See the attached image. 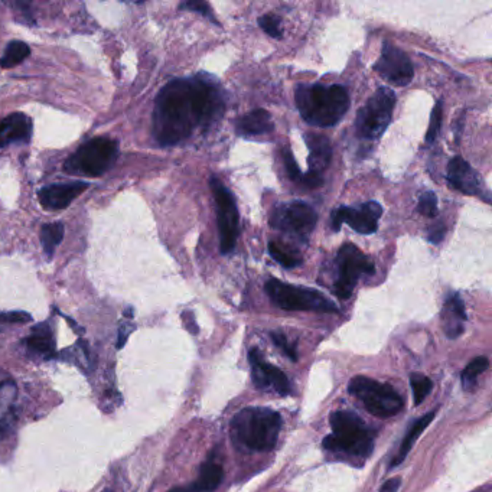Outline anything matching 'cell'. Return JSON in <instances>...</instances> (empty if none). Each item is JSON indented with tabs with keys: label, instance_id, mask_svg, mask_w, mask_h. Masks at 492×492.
Returning <instances> with one entry per match:
<instances>
[{
	"label": "cell",
	"instance_id": "obj_1",
	"mask_svg": "<svg viewBox=\"0 0 492 492\" xmlns=\"http://www.w3.org/2000/svg\"><path fill=\"white\" fill-rule=\"evenodd\" d=\"M225 110L220 82L208 74L169 81L156 97L153 136L161 146L186 140L197 129H208Z\"/></svg>",
	"mask_w": 492,
	"mask_h": 492
},
{
	"label": "cell",
	"instance_id": "obj_2",
	"mask_svg": "<svg viewBox=\"0 0 492 492\" xmlns=\"http://www.w3.org/2000/svg\"><path fill=\"white\" fill-rule=\"evenodd\" d=\"M295 101L302 118L318 128L335 126L349 109L348 91L338 84H301L296 89Z\"/></svg>",
	"mask_w": 492,
	"mask_h": 492
},
{
	"label": "cell",
	"instance_id": "obj_3",
	"mask_svg": "<svg viewBox=\"0 0 492 492\" xmlns=\"http://www.w3.org/2000/svg\"><path fill=\"white\" fill-rule=\"evenodd\" d=\"M282 430V416L267 407H245L231 420L233 439L252 452H270Z\"/></svg>",
	"mask_w": 492,
	"mask_h": 492
},
{
	"label": "cell",
	"instance_id": "obj_4",
	"mask_svg": "<svg viewBox=\"0 0 492 492\" xmlns=\"http://www.w3.org/2000/svg\"><path fill=\"white\" fill-rule=\"evenodd\" d=\"M332 433L324 439V448L332 452L367 458L374 449V432L361 417L348 410L333 412L329 417Z\"/></svg>",
	"mask_w": 492,
	"mask_h": 492
},
{
	"label": "cell",
	"instance_id": "obj_5",
	"mask_svg": "<svg viewBox=\"0 0 492 492\" xmlns=\"http://www.w3.org/2000/svg\"><path fill=\"white\" fill-rule=\"evenodd\" d=\"M117 156L118 142L109 137H94L68 157L64 169L82 177H101L114 165Z\"/></svg>",
	"mask_w": 492,
	"mask_h": 492
},
{
	"label": "cell",
	"instance_id": "obj_6",
	"mask_svg": "<svg viewBox=\"0 0 492 492\" xmlns=\"http://www.w3.org/2000/svg\"><path fill=\"white\" fill-rule=\"evenodd\" d=\"M348 392L357 397L373 416L380 419L393 417L404 407L403 397L392 385L365 376H357L351 380Z\"/></svg>",
	"mask_w": 492,
	"mask_h": 492
},
{
	"label": "cell",
	"instance_id": "obj_7",
	"mask_svg": "<svg viewBox=\"0 0 492 492\" xmlns=\"http://www.w3.org/2000/svg\"><path fill=\"white\" fill-rule=\"evenodd\" d=\"M266 293L270 301L285 310H312L322 313H338V306L321 292L309 288L293 286L282 280L270 279L266 283Z\"/></svg>",
	"mask_w": 492,
	"mask_h": 492
},
{
	"label": "cell",
	"instance_id": "obj_8",
	"mask_svg": "<svg viewBox=\"0 0 492 492\" xmlns=\"http://www.w3.org/2000/svg\"><path fill=\"white\" fill-rule=\"evenodd\" d=\"M396 105V94L387 87H381L358 112L357 133L367 140L378 139L389 128Z\"/></svg>",
	"mask_w": 492,
	"mask_h": 492
},
{
	"label": "cell",
	"instance_id": "obj_9",
	"mask_svg": "<svg viewBox=\"0 0 492 492\" xmlns=\"http://www.w3.org/2000/svg\"><path fill=\"white\" fill-rule=\"evenodd\" d=\"M211 191L217 204V218L220 231V250L222 254L231 253L236 247L238 230H240V214L236 200L230 189L225 188L222 182L213 177L209 181Z\"/></svg>",
	"mask_w": 492,
	"mask_h": 492
},
{
	"label": "cell",
	"instance_id": "obj_10",
	"mask_svg": "<svg viewBox=\"0 0 492 492\" xmlns=\"http://www.w3.org/2000/svg\"><path fill=\"white\" fill-rule=\"evenodd\" d=\"M338 279L335 282V293L341 299H349L362 274L376 272L374 263L368 258L354 244L346 243L337 256Z\"/></svg>",
	"mask_w": 492,
	"mask_h": 492
},
{
	"label": "cell",
	"instance_id": "obj_11",
	"mask_svg": "<svg viewBox=\"0 0 492 492\" xmlns=\"http://www.w3.org/2000/svg\"><path fill=\"white\" fill-rule=\"evenodd\" d=\"M318 221L316 211L306 202L293 201L279 205L272 214L270 225L279 231L306 241Z\"/></svg>",
	"mask_w": 492,
	"mask_h": 492
},
{
	"label": "cell",
	"instance_id": "obj_12",
	"mask_svg": "<svg viewBox=\"0 0 492 492\" xmlns=\"http://www.w3.org/2000/svg\"><path fill=\"white\" fill-rule=\"evenodd\" d=\"M381 216L383 207L376 201L365 202L360 208L341 207L332 214V228L338 231L342 224H348L360 234H373L377 231Z\"/></svg>",
	"mask_w": 492,
	"mask_h": 492
},
{
	"label": "cell",
	"instance_id": "obj_13",
	"mask_svg": "<svg viewBox=\"0 0 492 492\" xmlns=\"http://www.w3.org/2000/svg\"><path fill=\"white\" fill-rule=\"evenodd\" d=\"M376 71L394 85H407L414 77V69L410 58L400 48L390 42H384L381 57L374 65Z\"/></svg>",
	"mask_w": 492,
	"mask_h": 492
},
{
	"label": "cell",
	"instance_id": "obj_14",
	"mask_svg": "<svg viewBox=\"0 0 492 492\" xmlns=\"http://www.w3.org/2000/svg\"><path fill=\"white\" fill-rule=\"evenodd\" d=\"M249 361L252 364V376L256 387L260 390H266L273 387L280 396L290 394V383L286 374L280 368L269 364L263 358L261 353L257 348L249 351Z\"/></svg>",
	"mask_w": 492,
	"mask_h": 492
},
{
	"label": "cell",
	"instance_id": "obj_15",
	"mask_svg": "<svg viewBox=\"0 0 492 492\" xmlns=\"http://www.w3.org/2000/svg\"><path fill=\"white\" fill-rule=\"evenodd\" d=\"M446 178L449 184L465 195H475L489 202V191L485 189L478 172L464 157L455 156L448 164Z\"/></svg>",
	"mask_w": 492,
	"mask_h": 492
},
{
	"label": "cell",
	"instance_id": "obj_16",
	"mask_svg": "<svg viewBox=\"0 0 492 492\" xmlns=\"http://www.w3.org/2000/svg\"><path fill=\"white\" fill-rule=\"evenodd\" d=\"M87 188H89V184L85 182L54 184L42 188L38 192V197L45 209H64L80 194H82Z\"/></svg>",
	"mask_w": 492,
	"mask_h": 492
},
{
	"label": "cell",
	"instance_id": "obj_17",
	"mask_svg": "<svg viewBox=\"0 0 492 492\" xmlns=\"http://www.w3.org/2000/svg\"><path fill=\"white\" fill-rule=\"evenodd\" d=\"M32 134V121L24 113H13L0 120V148L10 143H28Z\"/></svg>",
	"mask_w": 492,
	"mask_h": 492
},
{
	"label": "cell",
	"instance_id": "obj_18",
	"mask_svg": "<svg viewBox=\"0 0 492 492\" xmlns=\"http://www.w3.org/2000/svg\"><path fill=\"white\" fill-rule=\"evenodd\" d=\"M16 400L17 385L15 381L8 380L0 383V441L8 437L16 425Z\"/></svg>",
	"mask_w": 492,
	"mask_h": 492
},
{
	"label": "cell",
	"instance_id": "obj_19",
	"mask_svg": "<svg viewBox=\"0 0 492 492\" xmlns=\"http://www.w3.org/2000/svg\"><path fill=\"white\" fill-rule=\"evenodd\" d=\"M466 319L468 316L462 297L459 293H453L446 299L443 306V328L446 335L450 340L461 337Z\"/></svg>",
	"mask_w": 492,
	"mask_h": 492
},
{
	"label": "cell",
	"instance_id": "obj_20",
	"mask_svg": "<svg viewBox=\"0 0 492 492\" xmlns=\"http://www.w3.org/2000/svg\"><path fill=\"white\" fill-rule=\"evenodd\" d=\"M305 139H306V145L310 150L308 157L309 172L322 175V172L328 168L332 157L329 140L325 136L313 134V133L305 136Z\"/></svg>",
	"mask_w": 492,
	"mask_h": 492
},
{
	"label": "cell",
	"instance_id": "obj_21",
	"mask_svg": "<svg viewBox=\"0 0 492 492\" xmlns=\"http://www.w3.org/2000/svg\"><path fill=\"white\" fill-rule=\"evenodd\" d=\"M274 128L272 116L265 109H256L237 120V133L241 136H257L272 132Z\"/></svg>",
	"mask_w": 492,
	"mask_h": 492
},
{
	"label": "cell",
	"instance_id": "obj_22",
	"mask_svg": "<svg viewBox=\"0 0 492 492\" xmlns=\"http://www.w3.org/2000/svg\"><path fill=\"white\" fill-rule=\"evenodd\" d=\"M25 342L28 349H30L35 354L45 358H52L55 355L54 333H52V329L46 322L35 325Z\"/></svg>",
	"mask_w": 492,
	"mask_h": 492
},
{
	"label": "cell",
	"instance_id": "obj_23",
	"mask_svg": "<svg viewBox=\"0 0 492 492\" xmlns=\"http://www.w3.org/2000/svg\"><path fill=\"white\" fill-rule=\"evenodd\" d=\"M434 416H436V410H432V412L426 413L425 416H421L420 419H417V420L414 421V423L412 425V428L409 429V432L406 433V436H404V439H403V442H401V445H400V449H398V452H397V455H396V458L393 459V462H392V465H390L392 468L400 465L404 459H406V456L409 455V452H410L412 448L414 446V443H416V441L419 439V436H420L421 433H423V432L426 430V428L432 423Z\"/></svg>",
	"mask_w": 492,
	"mask_h": 492
},
{
	"label": "cell",
	"instance_id": "obj_24",
	"mask_svg": "<svg viewBox=\"0 0 492 492\" xmlns=\"http://www.w3.org/2000/svg\"><path fill=\"white\" fill-rule=\"evenodd\" d=\"M222 475H224V472H222L221 465H218L213 459H209L201 466L198 481L194 482V485L197 486V489L200 492L213 491L221 484Z\"/></svg>",
	"mask_w": 492,
	"mask_h": 492
},
{
	"label": "cell",
	"instance_id": "obj_25",
	"mask_svg": "<svg viewBox=\"0 0 492 492\" xmlns=\"http://www.w3.org/2000/svg\"><path fill=\"white\" fill-rule=\"evenodd\" d=\"M269 253L273 260H276L279 265H282L286 269L296 267L302 263V257L297 250L283 243L270 241L269 243Z\"/></svg>",
	"mask_w": 492,
	"mask_h": 492
},
{
	"label": "cell",
	"instance_id": "obj_26",
	"mask_svg": "<svg viewBox=\"0 0 492 492\" xmlns=\"http://www.w3.org/2000/svg\"><path fill=\"white\" fill-rule=\"evenodd\" d=\"M64 224L62 222H51L45 224L41 228V243L42 249L48 258H51L55 253V249L64 240Z\"/></svg>",
	"mask_w": 492,
	"mask_h": 492
},
{
	"label": "cell",
	"instance_id": "obj_27",
	"mask_svg": "<svg viewBox=\"0 0 492 492\" xmlns=\"http://www.w3.org/2000/svg\"><path fill=\"white\" fill-rule=\"evenodd\" d=\"M30 55V48L22 41H12L8 44L2 58H0V67L8 69L24 62Z\"/></svg>",
	"mask_w": 492,
	"mask_h": 492
},
{
	"label": "cell",
	"instance_id": "obj_28",
	"mask_svg": "<svg viewBox=\"0 0 492 492\" xmlns=\"http://www.w3.org/2000/svg\"><path fill=\"white\" fill-rule=\"evenodd\" d=\"M488 367H489V361L486 357H477L475 360H472L468 365L465 370L462 371V376H461V380H462V385H464V389L468 392V390H472L473 387L477 385V380L478 377L488 370Z\"/></svg>",
	"mask_w": 492,
	"mask_h": 492
},
{
	"label": "cell",
	"instance_id": "obj_29",
	"mask_svg": "<svg viewBox=\"0 0 492 492\" xmlns=\"http://www.w3.org/2000/svg\"><path fill=\"white\" fill-rule=\"evenodd\" d=\"M61 358L65 361L73 362L78 365L81 370H87L90 367L91 358H90V348L87 345L85 341H78L73 348L65 349L61 354Z\"/></svg>",
	"mask_w": 492,
	"mask_h": 492
},
{
	"label": "cell",
	"instance_id": "obj_30",
	"mask_svg": "<svg viewBox=\"0 0 492 492\" xmlns=\"http://www.w3.org/2000/svg\"><path fill=\"white\" fill-rule=\"evenodd\" d=\"M410 384L413 389V397H414V404L423 403V400L430 394L433 389V383L429 377L421 376V374H412L410 376Z\"/></svg>",
	"mask_w": 492,
	"mask_h": 492
},
{
	"label": "cell",
	"instance_id": "obj_31",
	"mask_svg": "<svg viewBox=\"0 0 492 492\" xmlns=\"http://www.w3.org/2000/svg\"><path fill=\"white\" fill-rule=\"evenodd\" d=\"M417 211L421 216H425L428 218L437 217L439 209H437V197H436L434 192L426 191L420 195L419 204H417Z\"/></svg>",
	"mask_w": 492,
	"mask_h": 492
},
{
	"label": "cell",
	"instance_id": "obj_32",
	"mask_svg": "<svg viewBox=\"0 0 492 492\" xmlns=\"http://www.w3.org/2000/svg\"><path fill=\"white\" fill-rule=\"evenodd\" d=\"M442 112H443V105L442 101H437V104L434 105V109L432 112V117H430V123H429V129L426 133V142L428 143H433L439 132H441V125H442Z\"/></svg>",
	"mask_w": 492,
	"mask_h": 492
},
{
	"label": "cell",
	"instance_id": "obj_33",
	"mask_svg": "<svg viewBox=\"0 0 492 492\" xmlns=\"http://www.w3.org/2000/svg\"><path fill=\"white\" fill-rule=\"evenodd\" d=\"M258 25L267 35H270V37H273V38L282 37V30H280V17L279 16H276L273 13L263 15L258 19Z\"/></svg>",
	"mask_w": 492,
	"mask_h": 492
},
{
	"label": "cell",
	"instance_id": "obj_34",
	"mask_svg": "<svg viewBox=\"0 0 492 492\" xmlns=\"http://www.w3.org/2000/svg\"><path fill=\"white\" fill-rule=\"evenodd\" d=\"M272 341L274 342V345L283 351V354H286L293 362L297 361V351H296V345L290 344L288 337L282 332H272L270 333Z\"/></svg>",
	"mask_w": 492,
	"mask_h": 492
},
{
	"label": "cell",
	"instance_id": "obj_35",
	"mask_svg": "<svg viewBox=\"0 0 492 492\" xmlns=\"http://www.w3.org/2000/svg\"><path fill=\"white\" fill-rule=\"evenodd\" d=\"M283 159H285V168H286V172L289 175V178L292 181H299V182H302V178H304V173L301 172V169H299L297 164L295 162V157L292 155V152L289 149H283Z\"/></svg>",
	"mask_w": 492,
	"mask_h": 492
},
{
	"label": "cell",
	"instance_id": "obj_36",
	"mask_svg": "<svg viewBox=\"0 0 492 492\" xmlns=\"http://www.w3.org/2000/svg\"><path fill=\"white\" fill-rule=\"evenodd\" d=\"M179 8H181V9H188V10H192V12H198V13L204 15L205 17H208L209 21H213L216 25H220L218 21L214 17L213 10H211L209 5L205 3V2H200V0H192V2L182 3Z\"/></svg>",
	"mask_w": 492,
	"mask_h": 492
},
{
	"label": "cell",
	"instance_id": "obj_37",
	"mask_svg": "<svg viewBox=\"0 0 492 492\" xmlns=\"http://www.w3.org/2000/svg\"><path fill=\"white\" fill-rule=\"evenodd\" d=\"M32 319V316L22 310L15 312H0V322L6 324H25Z\"/></svg>",
	"mask_w": 492,
	"mask_h": 492
},
{
	"label": "cell",
	"instance_id": "obj_38",
	"mask_svg": "<svg viewBox=\"0 0 492 492\" xmlns=\"http://www.w3.org/2000/svg\"><path fill=\"white\" fill-rule=\"evenodd\" d=\"M446 234V227L443 222H437L434 225H432L429 228V233H428V240L432 243V244H439L443 237Z\"/></svg>",
	"mask_w": 492,
	"mask_h": 492
},
{
	"label": "cell",
	"instance_id": "obj_39",
	"mask_svg": "<svg viewBox=\"0 0 492 492\" xmlns=\"http://www.w3.org/2000/svg\"><path fill=\"white\" fill-rule=\"evenodd\" d=\"M134 326L132 324H121L120 328H118V335H117V344H116V348L117 349H121L123 346L126 345L129 337H130V333L133 332Z\"/></svg>",
	"mask_w": 492,
	"mask_h": 492
},
{
	"label": "cell",
	"instance_id": "obj_40",
	"mask_svg": "<svg viewBox=\"0 0 492 492\" xmlns=\"http://www.w3.org/2000/svg\"><path fill=\"white\" fill-rule=\"evenodd\" d=\"M302 182L304 185H306L308 188H318L324 184V179H322V175H318V173H308V175H304V178H302Z\"/></svg>",
	"mask_w": 492,
	"mask_h": 492
},
{
	"label": "cell",
	"instance_id": "obj_41",
	"mask_svg": "<svg viewBox=\"0 0 492 492\" xmlns=\"http://www.w3.org/2000/svg\"><path fill=\"white\" fill-rule=\"evenodd\" d=\"M182 321H184L186 329H188L191 333H194V335H195V333H198V325H197V322H195L194 313L189 312V310L184 312V313H182Z\"/></svg>",
	"mask_w": 492,
	"mask_h": 492
},
{
	"label": "cell",
	"instance_id": "obj_42",
	"mask_svg": "<svg viewBox=\"0 0 492 492\" xmlns=\"http://www.w3.org/2000/svg\"><path fill=\"white\" fill-rule=\"evenodd\" d=\"M401 485V480L400 478H393L389 480L387 482H384V485L381 486L380 492H397V489Z\"/></svg>",
	"mask_w": 492,
	"mask_h": 492
},
{
	"label": "cell",
	"instance_id": "obj_43",
	"mask_svg": "<svg viewBox=\"0 0 492 492\" xmlns=\"http://www.w3.org/2000/svg\"><path fill=\"white\" fill-rule=\"evenodd\" d=\"M169 492H200V491L197 489V486L194 484H189V485H184V486L172 488Z\"/></svg>",
	"mask_w": 492,
	"mask_h": 492
},
{
	"label": "cell",
	"instance_id": "obj_44",
	"mask_svg": "<svg viewBox=\"0 0 492 492\" xmlns=\"http://www.w3.org/2000/svg\"><path fill=\"white\" fill-rule=\"evenodd\" d=\"M125 316H129V318H133V309H126L125 310Z\"/></svg>",
	"mask_w": 492,
	"mask_h": 492
},
{
	"label": "cell",
	"instance_id": "obj_45",
	"mask_svg": "<svg viewBox=\"0 0 492 492\" xmlns=\"http://www.w3.org/2000/svg\"><path fill=\"white\" fill-rule=\"evenodd\" d=\"M103 492H116V491H113V489H104Z\"/></svg>",
	"mask_w": 492,
	"mask_h": 492
}]
</instances>
